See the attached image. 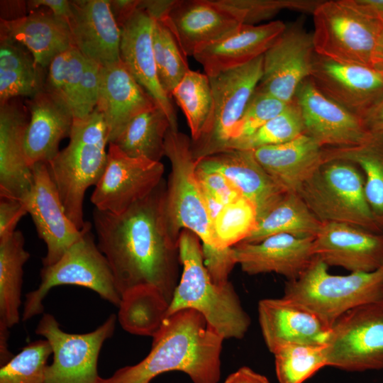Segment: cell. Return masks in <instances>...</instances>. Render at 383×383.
<instances>
[{"instance_id":"cell-4","label":"cell","mask_w":383,"mask_h":383,"mask_svg":"<svg viewBox=\"0 0 383 383\" xmlns=\"http://www.w3.org/2000/svg\"><path fill=\"white\" fill-rule=\"evenodd\" d=\"M107 128L95 109L84 118H74L70 142L60 150L48 168L67 216L82 230L83 204L87 189L96 185L107 164Z\"/></svg>"},{"instance_id":"cell-45","label":"cell","mask_w":383,"mask_h":383,"mask_svg":"<svg viewBox=\"0 0 383 383\" xmlns=\"http://www.w3.org/2000/svg\"><path fill=\"white\" fill-rule=\"evenodd\" d=\"M287 105L288 104L255 88L230 142L250 135L266 122L279 114Z\"/></svg>"},{"instance_id":"cell-24","label":"cell","mask_w":383,"mask_h":383,"mask_svg":"<svg viewBox=\"0 0 383 383\" xmlns=\"http://www.w3.org/2000/svg\"><path fill=\"white\" fill-rule=\"evenodd\" d=\"M29 111L18 98L0 105V197L23 201L33 183L25 153Z\"/></svg>"},{"instance_id":"cell-2","label":"cell","mask_w":383,"mask_h":383,"mask_svg":"<svg viewBox=\"0 0 383 383\" xmlns=\"http://www.w3.org/2000/svg\"><path fill=\"white\" fill-rule=\"evenodd\" d=\"M149 354L138 363L121 367L96 383H150L157 376L180 371L194 383H218L224 339L193 309L168 316L152 337Z\"/></svg>"},{"instance_id":"cell-6","label":"cell","mask_w":383,"mask_h":383,"mask_svg":"<svg viewBox=\"0 0 383 383\" xmlns=\"http://www.w3.org/2000/svg\"><path fill=\"white\" fill-rule=\"evenodd\" d=\"M296 193L321 223H348L383 233L367 201L365 177L351 162H323Z\"/></svg>"},{"instance_id":"cell-42","label":"cell","mask_w":383,"mask_h":383,"mask_svg":"<svg viewBox=\"0 0 383 383\" xmlns=\"http://www.w3.org/2000/svg\"><path fill=\"white\" fill-rule=\"evenodd\" d=\"M257 223L255 206L240 196L221 209L212 221V228L219 247L226 249L245 240Z\"/></svg>"},{"instance_id":"cell-12","label":"cell","mask_w":383,"mask_h":383,"mask_svg":"<svg viewBox=\"0 0 383 383\" xmlns=\"http://www.w3.org/2000/svg\"><path fill=\"white\" fill-rule=\"evenodd\" d=\"M262 65L263 55H261L244 65L209 77L214 102L213 123L209 134L192 142L195 160L226 150L245 106L260 81Z\"/></svg>"},{"instance_id":"cell-14","label":"cell","mask_w":383,"mask_h":383,"mask_svg":"<svg viewBox=\"0 0 383 383\" xmlns=\"http://www.w3.org/2000/svg\"><path fill=\"white\" fill-rule=\"evenodd\" d=\"M314 54L312 33L300 23L286 25L263 55L262 74L256 89L290 103L301 82L310 77Z\"/></svg>"},{"instance_id":"cell-44","label":"cell","mask_w":383,"mask_h":383,"mask_svg":"<svg viewBox=\"0 0 383 383\" xmlns=\"http://www.w3.org/2000/svg\"><path fill=\"white\" fill-rule=\"evenodd\" d=\"M242 25H255L270 19L284 9L311 13L318 0H213Z\"/></svg>"},{"instance_id":"cell-13","label":"cell","mask_w":383,"mask_h":383,"mask_svg":"<svg viewBox=\"0 0 383 383\" xmlns=\"http://www.w3.org/2000/svg\"><path fill=\"white\" fill-rule=\"evenodd\" d=\"M107 152L106 167L91 201L98 210L119 214L160 184L165 168L161 162L129 157L113 143Z\"/></svg>"},{"instance_id":"cell-31","label":"cell","mask_w":383,"mask_h":383,"mask_svg":"<svg viewBox=\"0 0 383 383\" xmlns=\"http://www.w3.org/2000/svg\"><path fill=\"white\" fill-rule=\"evenodd\" d=\"M47 74L48 69L39 65L23 45L0 40V105L44 91Z\"/></svg>"},{"instance_id":"cell-53","label":"cell","mask_w":383,"mask_h":383,"mask_svg":"<svg viewBox=\"0 0 383 383\" xmlns=\"http://www.w3.org/2000/svg\"><path fill=\"white\" fill-rule=\"evenodd\" d=\"M362 123L371 134L383 133V98L362 118Z\"/></svg>"},{"instance_id":"cell-32","label":"cell","mask_w":383,"mask_h":383,"mask_svg":"<svg viewBox=\"0 0 383 383\" xmlns=\"http://www.w3.org/2000/svg\"><path fill=\"white\" fill-rule=\"evenodd\" d=\"M21 231L0 239V331L20 321L23 265L30 257Z\"/></svg>"},{"instance_id":"cell-30","label":"cell","mask_w":383,"mask_h":383,"mask_svg":"<svg viewBox=\"0 0 383 383\" xmlns=\"http://www.w3.org/2000/svg\"><path fill=\"white\" fill-rule=\"evenodd\" d=\"M322 148L302 134L287 143L252 150L274 182L286 192H296L323 163Z\"/></svg>"},{"instance_id":"cell-41","label":"cell","mask_w":383,"mask_h":383,"mask_svg":"<svg viewBox=\"0 0 383 383\" xmlns=\"http://www.w3.org/2000/svg\"><path fill=\"white\" fill-rule=\"evenodd\" d=\"M152 45L159 81L165 92L172 98L174 89L190 70L187 56L162 21H154Z\"/></svg>"},{"instance_id":"cell-8","label":"cell","mask_w":383,"mask_h":383,"mask_svg":"<svg viewBox=\"0 0 383 383\" xmlns=\"http://www.w3.org/2000/svg\"><path fill=\"white\" fill-rule=\"evenodd\" d=\"M91 224L87 221L82 234L58 261L40 270V282L37 289L26 295L22 320L28 321L44 311L43 300L55 287L76 285L89 289L103 299L119 307L118 293L109 263L99 250L91 233Z\"/></svg>"},{"instance_id":"cell-38","label":"cell","mask_w":383,"mask_h":383,"mask_svg":"<svg viewBox=\"0 0 383 383\" xmlns=\"http://www.w3.org/2000/svg\"><path fill=\"white\" fill-rule=\"evenodd\" d=\"M86 62L72 47L57 56L48 68L45 90L64 104L74 118H82L80 89Z\"/></svg>"},{"instance_id":"cell-39","label":"cell","mask_w":383,"mask_h":383,"mask_svg":"<svg viewBox=\"0 0 383 383\" xmlns=\"http://www.w3.org/2000/svg\"><path fill=\"white\" fill-rule=\"evenodd\" d=\"M304 133L299 106L295 98L277 116L248 136L232 140L228 150H254L257 148L283 144Z\"/></svg>"},{"instance_id":"cell-37","label":"cell","mask_w":383,"mask_h":383,"mask_svg":"<svg viewBox=\"0 0 383 383\" xmlns=\"http://www.w3.org/2000/svg\"><path fill=\"white\" fill-rule=\"evenodd\" d=\"M169 306L156 289L138 287L121 296L118 318L127 332L153 337L167 318Z\"/></svg>"},{"instance_id":"cell-40","label":"cell","mask_w":383,"mask_h":383,"mask_svg":"<svg viewBox=\"0 0 383 383\" xmlns=\"http://www.w3.org/2000/svg\"><path fill=\"white\" fill-rule=\"evenodd\" d=\"M272 354L279 383H303L327 366L325 345L289 343Z\"/></svg>"},{"instance_id":"cell-36","label":"cell","mask_w":383,"mask_h":383,"mask_svg":"<svg viewBox=\"0 0 383 383\" xmlns=\"http://www.w3.org/2000/svg\"><path fill=\"white\" fill-rule=\"evenodd\" d=\"M172 97L187 118L192 142L210 133L214 118V102L210 80L205 73L190 70L174 89Z\"/></svg>"},{"instance_id":"cell-1","label":"cell","mask_w":383,"mask_h":383,"mask_svg":"<svg viewBox=\"0 0 383 383\" xmlns=\"http://www.w3.org/2000/svg\"><path fill=\"white\" fill-rule=\"evenodd\" d=\"M164 180L124 212L94 209L97 245L111 267L122 296L138 287L158 290L170 304L178 284V241L170 233L165 211Z\"/></svg>"},{"instance_id":"cell-43","label":"cell","mask_w":383,"mask_h":383,"mask_svg":"<svg viewBox=\"0 0 383 383\" xmlns=\"http://www.w3.org/2000/svg\"><path fill=\"white\" fill-rule=\"evenodd\" d=\"M52 353L46 339L29 343L1 365L0 383H44L47 360Z\"/></svg>"},{"instance_id":"cell-46","label":"cell","mask_w":383,"mask_h":383,"mask_svg":"<svg viewBox=\"0 0 383 383\" xmlns=\"http://www.w3.org/2000/svg\"><path fill=\"white\" fill-rule=\"evenodd\" d=\"M196 175L205 201L222 206L243 196L235 186L222 174L196 167Z\"/></svg>"},{"instance_id":"cell-48","label":"cell","mask_w":383,"mask_h":383,"mask_svg":"<svg viewBox=\"0 0 383 383\" xmlns=\"http://www.w3.org/2000/svg\"><path fill=\"white\" fill-rule=\"evenodd\" d=\"M0 239L16 230L18 221L28 213L23 201L11 198L0 197Z\"/></svg>"},{"instance_id":"cell-35","label":"cell","mask_w":383,"mask_h":383,"mask_svg":"<svg viewBox=\"0 0 383 383\" xmlns=\"http://www.w3.org/2000/svg\"><path fill=\"white\" fill-rule=\"evenodd\" d=\"M170 128L166 113L156 106L135 117L111 143L129 157L160 162Z\"/></svg>"},{"instance_id":"cell-7","label":"cell","mask_w":383,"mask_h":383,"mask_svg":"<svg viewBox=\"0 0 383 383\" xmlns=\"http://www.w3.org/2000/svg\"><path fill=\"white\" fill-rule=\"evenodd\" d=\"M191 143V138L184 133L168 129L165 140V156L171 164L165 200L168 226L177 240L181 231L186 229L199 237L203 250H224L214 236L212 221L196 175V161Z\"/></svg>"},{"instance_id":"cell-52","label":"cell","mask_w":383,"mask_h":383,"mask_svg":"<svg viewBox=\"0 0 383 383\" xmlns=\"http://www.w3.org/2000/svg\"><path fill=\"white\" fill-rule=\"evenodd\" d=\"M224 383H270L268 379L248 367H242L230 374Z\"/></svg>"},{"instance_id":"cell-28","label":"cell","mask_w":383,"mask_h":383,"mask_svg":"<svg viewBox=\"0 0 383 383\" xmlns=\"http://www.w3.org/2000/svg\"><path fill=\"white\" fill-rule=\"evenodd\" d=\"M0 40L23 45L46 69L57 56L73 47L68 22L43 8L17 19H1Z\"/></svg>"},{"instance_id":"cell-50","label":"cell","mask_w":383,"mask_h":383,"mask_svg":"<svg viewBox=\"0 0 383 383\" xmlns=\"http://www.w3.org/2000/svg\"><path fill=\"white\" fill-rule=\"evenodd\" d=\"M174 0H138V7L144 10L154 21H162Z\"/></svg>"},{"instance_id":"cell-20","label":"cell","mask_w":383,"mask_h":383,"mask_svg":"<svg viewBox=\"0 0 383 383\" xmlns=\"http://www.w3.org/2000/svg\"><path fill=\"white\" fill-rule=\"evenodd\" d=\"M258 319L265 343L272 353L289 343L326 345L332 328L312 310L284 296L260 300Z\"/></svg>"},{"instance_id":"cell-22","label":"cell","mask_w":383,"mask_h":383,"mask_svg":"<svg viewBox=\"0 0 383 383\" xmlns=\"http://www.w3.org/2000/svg\"><path fill=\"white\" fill-rule=\"evenodd\" d=\"M185 56L235 32L242 24L213 0H174L162 21Z\"/></svg>"},{"instance_id":"cell-5","label":"cell","mask_w":383,"mask_h":383,"mask_svg":"<svg viewBox=\"0 0 383 383\" xmlns=\"http://www.w3.org/2000/svg\"><path fill=\"white\" fill-rule=\"evenodd\" d=\"M315 256L296 279L287 281L284 296L312 310L331 326L343 313L361 305L383 301V265L370 272L331 274Z\"/></svg>"},{"instance_id":"cell-17","label":"cell","mask_w":383,"mask_h":383,"mask_svg":"<svg viewBox=\"0 0 383 383\" xmlns=\"http://www.w3.org/2000/svg\"><path fill=\"white\" fill-rule=\"evenodd\" d=\"M294 98L301 109L304 134L322 148L358 145L372 135L360 118L324 96L310 77L301 82Z\"/></svg>"},{"instance_id":"cell-23","label":"cell","mask_w":383,"mask_h":383,"mask_svg":"<svg viewBox=\"0 0 383 383\" xmlns=\"http://www.w3.org/2000/svg\"><path fill=\"white\" fill-rule=\"evenodd\" d=\"M68 25L73 47L106 67L121 61V33L109 0L70 1Z\"/></svg>"},{"instance_id":"cell-21","label":"cell","mask_w":383,"mask_h":383,"mask_svg":"<svg viewBox=\"0 0 383 383\" xmlns=\"http://www.w3.org/2000/svg\"><path fill=\"white\" fill-rule=\"evenodd\" d=\"M313 239L276 234L258 243L236 244L232 254L235 264L250 275L274 272L292 281L298 279L315 257Z\"/></svg>"},{"instance_id":"cell-15","label":"cell","mask_w":383,"mask_h":383,"mask_svg":"<svg viewBox=\"0 0 383 383\" xmlns=\"http://www.w3.org/2000/svg\"><path fill=\"white\" fill-rule=\"evenodd\" d=\"M310 77L324 96L362 121L383 98V77L370 67L340 63L315 52Z\"/></svg>"},{"instance_id":"cell-25","label":"cell","mask_w":383,"mask_h":383,"mask_svg":"<svg viewBox=\"0 0 383 383\" xmlns=\"http://www.w3.org/2000/svg\"><path fill=\"white\" fill-rule=\"evenodd\" d=\"M196 161L197 169L217 172L228 178L255 206L257 221L287 193L260 165L252 150H228Z\"/></svg>"},{"instance_id":"cell-47","label":"cell","mask_w":383,"mask_h":383,"mask_svg":"<svg viewBox=\"0 0 383 383\" xmlns=\"http://www.w3.org/2000/svg\"><path fill=\"white\" fill-rule=\"evenodd\" d=\"M101 66L87 58L80 89V107L82 118L91 113L98 101Z\"/></svg>"},{"instance_id":"cell-11","label":"cell","mask_w":383,"mask_h":383,"mask_svg":"<svg viewBox=\"0 0 383 383\" xmlns=\"http://www.w3.org/2000/svg\"><path fill=\"white\" fill-rule=\"evenodd\" d=\"M117 318L111 314L94 331L79 334L63 331L55 316L44 313L35 333L49 342L53 355L44 383H96L99 355L114 333Z\"/></svg>"},{"instance_id":"cell-34","label":"cell","mask_w":383,"mask_h":383,"mask_svg":"<svg viewBox=\"0 0 383 383\" xmlns=\"http://www.w3.org/2000/svg\"><path fill=\"white\" fill-rule=\"evenodd\" d=\"M321 224L297 193L287 192L243 242L258 243L280 233L314 238Z\"/></svg>"},{"instance_id":"cell-26","label":"cell","mask_w":383,"mask_h":383,"mask_svg":"<svg viewBox=\"0 0 383 383\" xmlns=\"http://www.w3.org/2000/svg\"><path fill=\"white\" fill-rule=\"evenodd\" d=\"M158 106L121 61L101 67L96 109L105 121L109 144L138 115Z\"/></svg>"},{"instance_id":"cell-19","label":"cell","mask_w":383,"mask_h":383,"mask_svg":"<svg viewBox=\"0 0 383 383\" xmlns=\"http://www.w3.org/2000/svg\"><path fill=\"white\" fill-rule=\"evenodd\" d=\"M313 252L328 267L370 272L383 265V233L348 223L324 222L313 240Z\"/></svg>"},{"instance_id":"cell-9","label":"cell","mask_w":383,"mask_h":383,"mask_svg":"<svg viewBox=\"0 0 383 383\" xmlns=\"http://www.w3.org/2000/svg\"><path fill=\"white\" fill-rule=\"evenodd\" d=\"M312 14L316 53L340 63L372 67L382 22L364 15L344 0L322 1Z\"/></svg>"},{"instance_id":"cell-54","label":"cell","mask_w":383,"mask_h":383,"mask_svg":"<svg viewBox=\"0 0 383 383\" xmlns=\"http://www.w3.org/2000/svg\"><path fill=\"white\" fill-rule=\"evenodd\" d=\"M27 2L23 1H1V19L11 21L27 15Z\"/></svg>"},{"instance_id":"cell-18","label":"cell","mask_w":383,"mask_h":383,"mask_svg":"<svg viewBox=\"0 0 383 383\" xmlns=\"http://www.w3.org/2000/svg\"><path fill=\"white\" fill-rule=\"evenodd\" d=\"M33 183L23 201L33 219L38 237L47 248L43 267L53 265L82 234L65 214L57 187L48 165L38 162L32 167Z\"/></svg>"},{"instance_id":"cell-27","label":"cell","mask_w":383,"mask_h":383,"mask_svg":"<svg viewBox=\"0 0 383 383\" xmlns=\"http://www.w3.org/2000/svg\"><path fill=\"white\" fill-rule=\"evenodd\" d=\"M281 21L259 26L242 25L226 38L199 49L194 55L208 77L244 65L263 55L284 31Z\"/></svg>"},{"instance_id":"cell-29","label":"cell","mask_w":383,"mask_h":383,"mask_svg":"<svg viewBox=\"0 0 383 383\" xmlns=\"http://www.w3.org/2000/svg\"><path fill=\"white\" fill-rule=\"evenodd\" d=\"M30 118L25 135L28 165L50 162L60 152L62 139L70 138L74 116L70 111L45 90L25 101Z\"/></svg>"},{"instance_id":"cell-49","label":"cell","mask_w":383,"mask_h":383,"mask_svg":"<svg viewBox=\"0 0 383 383\" xmlns=\"http://www.w3.org/2000/svg\"><path fill=\"white\" fill-rule=\"evenodd\" d=\"M28 11L45 7L55 16L65 19L67 22L71 15L70 1L67 0H30L27 1Z\"/></svg>"},{"instance_id":"cell-16","label":"cell","mask_w":383,"mask_h":383,"mask_svg":"<svg viewBox=\"0 0 383 383\" xmlns=\"http://www.w3.org/2000/svg\"><path fill=\"white\" fill-rule=\"evenodd\" d=\"M116 20L121 33V61L166 113L170 128L178 130L171 98L163 90L157 75L152 45L154 20L138 6L118 16Z\"/></svg>"},{"instance_id":"cell-51","label":"cell","mask_w":383,"mask_h":383,"mask_svg":"<svg viewBox=\"0 0 383 383\" xmlns=\"http://www.w3.org/2000/svg\"><path fill=\"white\" fill-rule=\"evenodd\" d=\"M364 15L383 22V0H344Z\"/></svg>"},{"instance_id":"cell-55","label":"cell","mask_w":383,"mask_h":383,"mask_svg":"<svg viewBox=\"0 0 383 383\" xmlns=\"http://www.w3.org/2000/svg\"><path fill=\"white\" fill-rule=\"evenodd\" d=\"M372 65L383 77V22L373 51Z\"/></svg>"},{"instance_id":"cell-10","label":"cell","mask_w":383,"mask_h":383,"mask_svg":"<svg viewBox=\"0 0 383 383\" xmlns=\"http://www.w3.org/2000/svg\"><path fill=\"white\" fill-rule=\"evenodd\" d=\"M327 366L349 372L383 369V301L359 306L333 324Z\"/></svg>"},{"instance_id":"cell-33","label":"cell","mask_w":383,"mask_h":383,"mask_svg":"<svg viewBox=\"0 0 383 383\" xmlns=\"http://www.w3.org/2000/svg\"><path fill=\"white\" fill-rule=\"evenodd\" d=\"M323 161L341 160L362 168L365 194L373 215L383 228V133L372 134L358 145L322 149Z\"/></svg>"},{"instance_id":"cell-3","label":"cell","mask_w":383,"mask_h":383,"mask_svg":"<svg viewBox=\"0 0 383 383\" xmlns=\"http://www.w3.org/2000/svg\"><path fill=\"white\" fill-rule=\"evenodd\" d=\"M200 242L193 232L181 231L178 247L182 270L167 316L179 310L193 309L224 340L241 339L250 327V316L230 282L218 284L213 281L204 265Z\"/></svg>"}]
</instances>
